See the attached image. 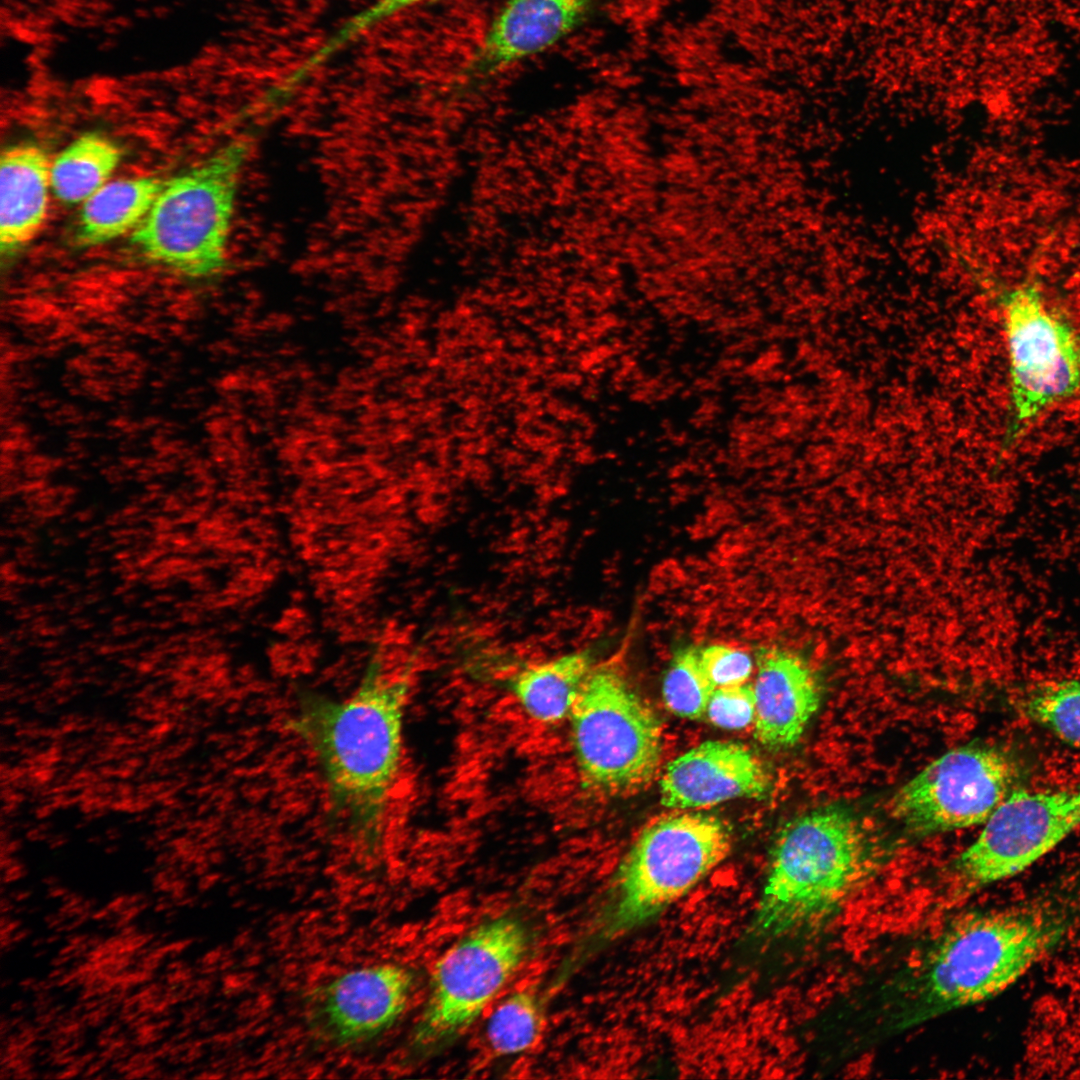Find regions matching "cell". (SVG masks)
<instances>
[{"instance_id":"1","label":"cell","mask_w":1080,"mask_h":1080,"mask_svg":"<svg viewBox=\"0 0 1080 1080\" xmlns=\"http://www.w3.org/2000/svg\"><path fill=\"white\" fill-rule=\"evenodd\" d=\"M410 690L407 671L387 674L374 663L345 699L304 694L288 723L320 770L330 813L369 859L384 844Z\"/></svg>"},{"instance_id":"2","label":"cell","mask_w":1080,"mask_h":1080,"mask_svg":"<svg viewBox=\"0 0 1080 1080\" xmlns=\"http://www.w3.org/2000/svg\"><path fill=\"white\" fill-rule=\"evenodd\" d=\"M1080 924V897L1049 893L954 919L916 983L904 1024L988 1001L1018 982Z\"/></svg>"},{"instance_id":"3","label":"cell","mask_w":1080,"mask_h":1080,"mask_svg":"<svg viewBox=\"0 0 1080 1080\" xmlns=\"http://www.w3.org/2000/svg\"><path fill=\"white\" fill-rule=\"evenodd\" d=\"M878 864L870 831L848 808L826 806L795 819L774 845L753 934L771 938L824 924Z\"/></svg>"},{"instance_id":"4","label":"cell","mask_w":1080,"mask_h":1080,"mask_svg":"<svg viewBox=\"0 0 1080 1080\" xmlns=\"http://www.w3.org/2000/svg\"><path fill=\"white\" fill-rule=\"evenodd\" d=\"M731 846L728 825L702 812L671 814L644 828L563 970L572 974L600 945L659 914L724 860Z\"/></svg>"},{"instance_id":"5","label":"cell","mask_w":1080,"mask_h":1080,"mask_svg":"<svg viewBox=\"0 0 1080 1080\" xmlns=\"http://www.w3.org/2000/svg\"><path fill=\"white\" fill-rule=\"evenodd\" d=\"M253 140L234 138L193 168L165 181L130 245L144 260L187 278L223 272L239 181Z\"/></svg>"},{"instance_id":"6","label":"cell","mask_w":1080,"mask_h":1080,"mask_svg":"<svg viewBox=\"0 0 1080 1080\" xmlns=\"http://www.w3.org/2000/svg\"><path fill=\"white\" fill-rule=\"evenodd\" d=\"M534 931L519 912L479 923L436 961L409 1042L424 1058L453 1043L481 1016L527 960Z\"/></svg>"},{"instance_id":"7","label":"cell","mask_w":1080,"mask_h":1080,"mask_svg":"<svg viewBox=\"0 0 1080 1080\" xmlns=\"http://www.w3.org/2000/svg\"><path fill=\"white\" fill-rule=\"evenodd\" d=\"M571 747L584 788L604 795L641 789L656 775L662 724L615 668H593L569 715Z\"/></svg>"},{"instance_id":"8","label":"cell","mask_w":1080,"mask_h":1080,"mask_svg":"<svg viewBox=\"0 0 1080 1080\" xmlns=\"http://www.w3.org/2000/svg\"><path fill=\"white\" fill-rule=\"evenodd\" d=\"M1015 759L987 744H968L938 757L904 784L891 813L912 835L969 828L992 815L1014 790Z\"/></svg>"},{"instance_id":"9","label":"cell","mask_w":1080,"mask_h":1080,"mask_svg":"<svg viewBox=\"0 0 1080 1080\" xmlns=\"http://www.w3.org/2000/svg\"><path fill=\"white\" fill-rule=\"evenodd\" d=\"M1009 359L1012 434L1017 435L1053 404L1080 389V340L1033 284L1003 299Z\"/></svg>"},{"instance_id":"10","label":"cell","mask_w":1080,"mask_h":1080,"mask_svg":"<svg viewBox=\"0 0 1080 1080\" xmlns=\"http://www.w3.org/2000/svg\"><path fill=\"white\" fill-rule=\"evenodd\" d=\"M954 862L961 888L975 892L1024 872L1080 827V786L1013 790Z\"/></svg>"},{"instance_id":"11","label":"cell","mask_w":1080,"mask_h":1080,"mask_svg":"<svg viewBox=\"0 0 1080 1080\" xmlns=\"http://www.w3.org/2000/svg\"><path fill=\"white\" fill-rule=\"evenodd\" d=\"M415 984L406 965L385 962L344 972L306 996L305 1021L312 1036L333 1048L365 1044L403 1015Z\"/></svg>"},{"instance_id":"12","label":"cell","mask_w":1080,"mask_h":1080,"mask_svg":"<svg viewBox=\"0 0 1080 1080\" xmlns=\"http://www.w3.org/2000/svg\"><path fill=\"white\" fill-rule=\"evenodd\" d=\"M659 788L663 806L687 809L737 798L762 799L770 792L772 782L748 747L709 740L671 761Z\"/></svg>"},{"instance_id":"13","label":"cell","mask_w":1080,"mask_h":1080,"mask_svg":"<svg viewBox=\"0 0 1080 1080\" xmlns=\"http://www.w3.org/2000/svg\"><path fill=\"white\" fill-rule=\"evenodd\" d=\"M596 0H506L469 64L471 76L487 77L537 55L577 29Z\"/></svg>"},{"instance_id":"14","label":"cell","mask_w":1080,"mask_h":1080,"mask_svg":"<svg viewBox=\"0 0 1080 1080\" xmlns=\"http://www.w3.org/2000/svg\"><path fill=\"white\" fill-rule=\"evenodd\" d=\"M758 658L754 737L770 750L789 749L820 706L817 677L802 657L786 650H763Z\"/></svg>"},{"instance_id":"15","label":"cell","mask_w":1080,"mask_h":1080,"mask_svg":"<svg viewBox=\"0 0 1080 1080\" xmlns=\"http://www.w3.org/2000/svg\"><path fill=\"white\" fill-rule=\"evenodd\" d=\"M50 166L34 142L7 146L0 158V254L11 259L35 238L48 209Z\"/></svg>"},{"instance_id":"16","label":"cell","mask_w":1080,"mask_h":1080,"mask_svg":"<svg viewBox=\"0 0 1080 1080\" xmlns=\"http://www.w3.org/2000/svg\"><path fill=\"white\" fill-rule=\"evenodd\" d=\"M592 669L588 651L569 652L521 669L509 680V688L530 718L557 724L569 718Z\"/></svg>"},{"instance_id":"17","label":"cell","mask_w":1080,"mask_h":1080,"mask_svg":"<svg viewBox=\"0 0 1080 1080\" xmlns=\"http://www.w3.org/2000/svg\"><path fill=\"white\" fill-rule=\"evenodd\" d=\"M165 181L142 176L106 183L80 209L73 242L90 248L133 231L149 212Z\"/></svg>"},{"instance_id":"18","label":"cell","mask_w":1080,"mask_h":1080,"mask_svg":"<svg viewBox=\"0 0 1080 1080\" xmlns=\"http://www.w3.org/2000/svg\"><path fill=\"white\" fill-rule=\"evenodd\" d=\"M119 145L98 132H86L54 159L50 187L63 204L83 203L103 187L122 161Z\"/></svg>"},{"instance_id":"19","label":"cell","mask_w":1080,"mask_h":1080,"mask_svg":"<svg viewBox=\"0 0 1080 1080\" xmlns=\"http://www.w3.org/2000/svg\"><path fill=\"white\" fill-rule=\"evenodd\" d=\"M550 990L527 985L509 994L491 1013L485 1040L496 1056L508 1057L531 1049L544 1027Z\"/></svg>"},{"instance_id":"20","label":"cell","mask_w":1080,"mask_h":1080,"mask_svg":"<svg viewBox=\"0 0 1080 1080\" xmlns=\"http://www.w3.org/2000/svg\"><path fill=\"white\" fill-rule=\"evenodd\" d=\"M1017 705L1028 719L1064 743L1080 748V681L1039 685L1023 695Z\"/></svg>"},{"instance_id":"21","label":"cell","mask_w":1080,"mask_h":1080,"mask_svg":"<svg viewBox=\"0 0 1080 1080\" xmlns=\"http://www.w3.org/2000/svg\"><path fill=\"white\" fill-rule=\"evenodd\" d=\"M715 688L701 666L697 647L676 651L662 685L663 700L671 713L691 720L703 718Z\"/></svg>"},{"instance_id":"22","label":"cell","mask_w":1080,"mask_h":1080,"mask_svg":"<svg viewBox=\"0 0 1080 1080\" xmlns=\"http://www.w3.org/2000/svg\"><path fill=\"white\" fill-rule=\"evenodd\" d=\"M433 0H374L346 19L300 65L298 72L308 77L335 54L380 23L414 6Z\"/></svg>"},{"instance_id":"23","label":"cell","mask_w":1080,"mask_h":1080,"mask_svg":"<svg viewBox=\"0 0 1080 1080\" xmlns=\"http://www.w3.org/2000/svg\"><path fill=\"white\" fill-rule=\"evenodd\" d=\"M755 714L754 686L740 684L716 687L710 697L705 715L716 727L738 730L754 722Z\"/></svg>"},{"instance_id":"24","label":"cell","mask_w":1080,"mask_h":1080,"mask_svg":"<svg viewBox=\"0 0 1080 1080\" xmlns=\"http://www.w3.org/2000/svg\"><path fill=\"white\" fill-rule=\"evenodd\" d=\"M699 657L704 672L715 687L744 684L753 669L748 654L725 645L714 644L699 649Z\"/></svg>"},{"instance_id":"25","label":"cell","mask_w":1080,"mask_h":1080,"mask_svg":"<svg viewBox=\"0 0 1080 1080\" xmlns=\"http://www.w3.org/2000/svg\"><path fill=\"white\" fill-rule=\"evenodd\" d=\"M1053 20L1071 41L1080 40V0H1048Z\"/></svg>"}]
</instances>
